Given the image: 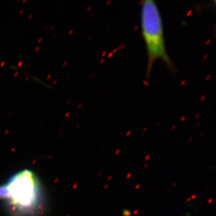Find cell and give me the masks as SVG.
Returning a JSON list of instances; mask_svg holds the SVG:
<instances>
[{"label": "cell", "instance_id": "obj_3", "mask_svg": "<svg viewBox=\"0 0 216 216\" xmlns=\"http://www.w3.org/2000/svg\"><path fill=\"white\" fill-rule=\"evenodd\" d=\"M9 197V190L7 184L0 185V199L7 200Z\"/></svg>", "mask_w": 216, "mask_h": 216}, {"label": "cell", "instance_id": "obj_2", "mask_svg": "<svg viewBox=\"0 0 216 216\" xmlns=\"http://www.w3.org/2000/svg\"><path fill=\"white\" fill-rule=\"evenodd\" d=\"M141 33L147 54L146 77H149L154 63L161 60L169 71L176 68L166 46L163 19L159 8L153 0H145L141 8Z\"/></svg>", "mask_w": 216, "mask_h": 216}, {"label": "cell", "instance_id": "obj_1", "mask_svg": "<svg viewBox=\"0 0 216 216\" xmlns=\"http://www.w3.org/2000/svg\"><path fill=\"white\" fill-rule=\"evenodd\" d=\"M7 208L12 216H38L43 213L42 188L36 173L25 169L13 175L6 183Z\"/></svg>", "mask_w": 216, "mask_h": 216}]
</instances>
